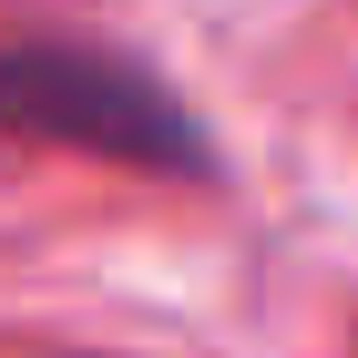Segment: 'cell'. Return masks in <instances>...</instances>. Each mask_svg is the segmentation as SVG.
I'll return each instance as SVG.
<instances>
[{"instance_id":"1","label":"cell","mask_w":358,"mask_h":358,"mask_svg":"<svg viewBox=\"0 0 358 358\" xmlns=\"http://www.w3.org/2000/svg\"><path fill=\"white\" fill-rule=\"evenodd\" d=\"M0 123L41 143H83V154H113V164H164L194 174L205 164V134L185 123L154 72L113 52H83V41H10L0 52Z\"/></svg>"}]
</instances>
